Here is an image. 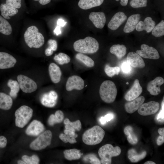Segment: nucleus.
I'll list each match as a JSON object with an SVG mask.
<instances>
[{"mask_svg": "<svg viewBox=\"0 0 164 164\" xmlns=\"http://www.w3.org/2000/svg\"><path fill=\"white\" fill-rule=\"evenodd\" d=\"M73 46L74 50L79 53L92 54L98 51L99 44L95 38L88 36L84 39L76 41L73 44Z\"/></svg>", "mask_w": 164, "mask_h": 164, "instance_id": "1", "label": "nucleus"}, {"mask_svg": "<svg viewBox=\"0 0 164 164\" xmlns=\"http://www.w3.org/2000/svg\"><path fill=\"white\" fill-rule=\"evenodd\" d=\"M25 41L30 48H38L41 47L44 43L43 35L39 32L38 28L32 26L29 27L24 34Z\"/></svg>", "mask_w": 164, "mask_h": 164, "instance_id": "2", "label": "nucleus"}, {"mask_svg": "<svg viewBox=\"0 0 164 164\" xmlns=\"http://www.w3.org/2000/svg\"><path fill=\"white\" fill-rule=\"evenodd\" d=\"M104 135V131L100 126L95 125L87 130L84 133L82 139L85 144L94 145L101 143Z\"/></svg>", "mask_w": 164, "mask_h": 164, "instance_id": "3", "label": "nucleus"}, {"mask_svg": "<svg viewBox=\"0 0 164 164\" xmlns=\"http://www.w3.org/2000/svg\"><path fill=\"white\" fill-rule=\"evenodd\" d=\"M117 91L114 83L110 80L103 82L99 89V94L101 99L107 103L113 102L117 95Z\"/></svg>", "mask_w": 164, "mask_h": 164, "instance_id": "4", "label": "nucleus"}, {"mask_svg": "<svg viewBox=\"0 0 164 164\" xmlns=\"http://www.w3.org/2000/svg\"><path fill=\"white\" fill-rule=\"evenodd\" d=\"M121 152V150L119 146L114 147L109 144L101 147L98 151L99 155L101 159V163L103 164H111L112 157L119 155Z\"/></svg>", "mask_w": 164, "mask_h": 164, "instance_id": "5", "label": "nucleus"}, {"mask_svg": "<svg viewBox=\"0 0 164 164\" xmlns=\"http://www.w3.org/2000/svg\"><path fill=\"white\" fill-rule=\"evenodd\" d=\"M33 114V110L26 105L20 107L15 111V125L20 128H23L31 119Z\"/></svg>", "mask_w": 164, "mask_h": 164, "instance_id": "6", "label": "nucleus"}, {"mask_svg": "<svg viewBox=\"0 0 164 164\" xmlns=\"http://www.w3.org/2000/svg\"><path fill=\"white\" fill-rule=\"evenodd\" d=\"M52 136V133L50 131H45L31 143L30 148L35 150L45 149L51 144Z\"/></svg>", "mask_w": 164, "mask_h": 164, "instance_id": "7", "label": "nucleus"}, {"mask_svg": "<svg viewBox=\"0 0 164 164\" xmlns=\"http://www.w3.org/2000/svg\"><path fill=\"white\" fill-rule=\"evenodd\" d=\"M17 80L20 88L22 91L26 93H31L36 90L37 84L33 80L22 74L18 76Z\"/></svg>", "mask_w": 164, "mask_h": 164, "instance_id": "8", "label": "nucleus"}, {"mask_svg": "<svg viewBox=\"0 0 164 164\" xmlns=\"http://www.w3.org/2000/svg\"><path fill=\"white\" fill-rule=\"evenodd\" d=\"M159 103L156 101H151L143 103L138 110V113L142 116H147L155 113L159 110Z\"/></svg>", "mask_w": 164, "mask_h": 164, "instance_id": "9", "label": "nucleus"}, {"mask_svg": "<svg viewBox=\"0 0 164 164\" xmlns=\"http://www.w3.org/2000/svg\"><path fill=\"white\" fill-rule=\"evenodd\" d=\"M141 50H138L136 52L144 58L153 60L159 59L160 56L157 50L154 47L143 44L141 46Z\"/></svg>", "mask_w": 164, "mask_h": 164, "instance_id": "10", "label": "nucleus"}, {"mask_svg": "<svg viewBox=\"0 0 164 164\" xmlns=\"http://www.w3.org/2000/svg\"><path fill=\"white\" fill-rule=\"evenodd\" d=\"M84 81L81 77L73 75L68 78L66 87L67 91H70L73 89L81 90L84 88Z\"/></svg>", "mask_w": 164, "mask_h": 164, "instance_id": "11", "label": "nucleus"}, {"mask_svg": "<svg viewBox=\"0 0 164 164\" xmlns=\"http://www.w3.org/2000/svg\"><path fill=\"white\" fill-rule=\"evenodd\" d=\"M127 16L124 13L119 12L112 17L108 24V27L111 30L117 29L126 20Z\"/></svg>", "mask_w": 164, "mask_h": 164, "instance_id": "12", "label": "nucleus"}, {"mask_svg": "<svg viewBox=\"0 0 164 164\" xmlns=\"http://www.w3.org/2000/svg\"><path fill=\"white\" fill-rule=\"evenodd\" d=\"M16 62V59L12 55L6 53L0 52V69L12 68Z\"/></svg>", "mask_w": 164, "mask_h": 164, "instance_id": "13", "label": "nucleus"}, {"mask_svg": "<svg viewBox=\"0 0 164 164\" xmlns=\"http://www.w3.org/2000/svg\"><path fill=\"white\" fill-rule=\"evenodd\" d=\"M142 92V88L139 80L135 79L131 88L125 95L124 98L128 101H131L138 97Z\"/></svg>", "mask_w": 164, "mask_h": 164, "instance_id": "14", "label": "nucleus"}, {"mask_svg": "<svg viewBox=\"0 0 164 164\" xmlns=\"http://www.w3.org/2000/svg\"><path fill=\"white\" fill-rule=\"evenodd\" d=\"M126 60L127 62L133 67L141 68L145 66V62L141 56L134 52H131L128 53Z\"/></svg>", "mask_w": 164, "mask_h": 164, "instance_id": "15", "label": "nucleus"}, {"mask_svg": "<svg viewBox=\"0 0 164 164\" xmlns=\"http://www.w3.org/2000/svg\"><path fill=\"white\" fill-rule=\"evenodd\" d=\"M57 98L56 93L53 91H51L48 93L43 94L41 98L40 101L43 106L52 108L56 105Z\"/></svg>", "mask_w": 164, "mask_h": 164, "instance_id": "16", "label": "nucleus"}, {"mask_svg": "<svg viewBox=\"0 0 164 164\" xmlns=\"http://www.w3.org/2000/svg\"><path fill=\"white\" fill-rule=\"evenodd\" d=\"M164 83V80L162 77H157L149 83L147 86V90L151 95H157L160 93V87Z\"/></svg>", "mask_w": 164, "mask_h": 164, "instance_id": "17", "label": "nucleus"}, {"mask_svg": "<svg viewBox=\"0 0 164 164\" xmlns=\"http://www.w3.org/2000/svg\"><path fill=\"white\" fill-rule=\"evenodd\" d=\"M44 129L43 125L40 121L34 120L28 126L26 132L29 135L37 136L43 132Z\"/></svg>", "mask_w": 164, "mask_h": 164, "instance_id": "18", "label": "nucleus"}, {"mask_svg": "<svg viewBox=\"0 0 164 164\" xmlns=\"http://www.w3.org/2000/svg\"><path fill=\"white\" fill-rule=\"evenodd\" d=\"M89 19L97 28H103L105 24L106 16L102 12H91L89 15Z\"/></svg>", "mask_w": 164, "mask_h": 164, "instance_id": "19", "label": "nucleus"}, {"mask_svg": "<svg viewBox=\"0 0 164 164\" xmlns=\"http://www.w3.org/2000/svg\"><path fill=\"white\" fill-rule=\"evenodd\" d=\"M145 100L144 97L142 96L126 103L125 105V108L126 111L130 114L138 110L140 106L143 103Z\"/></svg>", "mask_w": 164, "mask_h": 164, "instance_id": "20", "label": "nucleus"}, {"mask_svg": "<svg viewBox=\"0 0 164 164\" xmlns=\"http://www.w3.org/2000/svg\"><path fill=\"white\" fill-rule=\"evenodd\" d=\"M155 22L152 18L149 17L146 18L144 21H140L137 24L135 29L138 32L143 30L147 32H151L155 26Z\"/></svg>", "mask_w": 164, "mask_h": 164, "instance_id": "21", "label": "nucleus"}, {"mask_svg": "<svg viewBox=\"0 0 164 164\" xmlns=\"http://www.w3.org/2000/svg\"><path fill=\"white\" fill-rule=\"evenodd\" d=\"M141 17V15L139 14H133L130 16L124 28V32L128 33L133 31L140 21Z\"/></svg>", "mask_w": 164, "mask_h": 164, "instance_id": "22", "label": "nucleus"}, {"mask_svg": "<svg viewBox=\"0 0 164 164\" xmlns=\"http://www.w3.org/2000/svg\"><path fill=\"white\" fill-rule=\"evenodd\" d=\"M49 72L52 81L57 83L60 80L62 74L59 67L54 63H51L49 67Z\"/></svg>", "mask_w": 164, "mask_h": 164, "instance_id": "23", "label": "nucleus"}, {"mask_svg": "<svg viewBox=\"0 0 164 164\" xmlns=\"http://www.w3.org/2000/svg\"><path fill=\"white\" fill-rule=\"evenodd\" d=\"M1 15L5 19H9L10 16H12L18 12L17 9L10 6L6 3H2L0 6Z\"/></svg>", "mask_w": 164, "mask_h": 164, "instance_id": "24", "label": "nucleus"}, {"mask_svg": "<svg viewBox=\"0 0 164 164\" xmlns=\"http://www.w3.org/2000/svg\"><path fill=\"white\" fill-rule=\"evenodd\" d=\"M64 133L59 135L60 138L64 143L73 144L77 142L76 138L78 135L74 132L66 129L64 130Z\"/></svg>", "mask_w": 164, "mask_h": 164, "instance_id": "25", "label": "nucleus"}, {"mask_svg": "<svg viewBox=\"0 0 164 164\" xmlns=\"http://www.w3.org/2000/svg\"><path fill=\"white\" fill-rule=\"evenodd\" d=\"M104 1V0H80L78 5L81 9L87 10L99 6Z\"/></svg>", "mask_w": 164, "mask_h": 164, "instance_id": "26", "label": "nucleus"}, {"mask_svg": "<svg viewBox=\"0 0 164 164\" xmlns=\"http://www.w3.org/2000/svg\"><path fill=\"white\" fill-rule=\"evenodd\" d=\"M13 103L12 98L9 95L0 92V109L4 110L10 109Z\"/></svg>", "mask_w": 164, "mask_h": 164, "instance_id": "27", "label": "nucleus"}, {"mask_svg": "<svg viewBox=\"0 0 164 164\" xmlns=\"http://www.w3.org/2000/svg\"><path fill=\"white\" fill-rule=\"evenodd\" d=\"M127 48L124 45L115 44L110 49V52L118 59H121L126 54Z\"/></svg>", "mask_w": 164, "mask_h": 164, "instance_id": "28", "label": "nucleus"}, {"mask_svg": "<svg viewBox=\"0 0 164 164\" xmlns=\"http://www.w3.org/2000/svg\"><path fill=\"white\" fill-rule=\"evenodd\" d=\"M128 158L132 162H137L144 159L146 156L147 152L144 151L140 153H137L135 149H131L128 152Z\"/></svg>", "mask_w": 164, "mask_h": 164, "instance_id": "29", "label": "nucleus"}, {"mask_svg": "<svg viewBox=\"0 0 164 164\" xmlns=\"http://www.w3.org/2000/svg\"><path fill=\"white\" fill-rule=\"evenodd\" d=\"M124 132L130 143L134 145L138 142V138L134 133L133 128L131 126L128 125L125 127L124 129Z\"/></svg>", "mask_w": 164, "mask_h": 164, "instance_id": "30", "label": "nucleus"}, {"mask_svg": "<svg viewBox=\"0 0 164 164\" xmlns=\"http://www.w3.org/2000/svg\"><path fill=\"white\" fill-rule=\"evenodd\" d=\"M63 152L65 158L70 161L79 159L82 155L80 150L76 149L65 150Z\"/></svg>", "mask_w": 164, "mask_h": 164, "instance_id": "31", "label": "nucleus"}, {"mask_svg": "<svg viewBox=\"0 0 164 164\" xmlns=\"http://www.w3.org/2000/svg\"><path fill=\"white\" fill-rule=\"evenodd\" d=\"M64 117V114L61 111H57L55 114H52L50 116L48 120V123L50 126H53L56 123L61 122Z\"/></svg>", "mask_w": 164, "mask_h": 164, "instance_id": "32", "label": "nucleus"}, {"mask_svg": "<svg viewBox=\"0 0 164 164\" xmlns=\"http://www.w3.org/2000/svg\"><path fill=\"white\" fill-rule=\"evenodd\" d=\"M12 29L9 22L4 17L0 15V32L6 35L12 32Z\"/></svg>", "mask_w": 164, "mask_h": 164, "instance_id": "33", "label": "nucleus"}, {"mask_svg": "<svg viewBox=\"0 0 164 164\" xmlns=\"http://www.w3.org/2000/svg\"><path fill=\"white\" fill-rule=\"evenodd\" d=\"M63 123L65 125V129L74 132L76 130L79 131L81 128V124L79 120H77L73 122H71L69 119L66 118L64 120Z\"/></svg>", "mask_w": 164, "mask_h": 164, "instance_id": "34", "label": "nucleus"}, {"mask_svg": "<svg viewBox=\"0 0 164 164\" xmlns=\"http://www.w3.org/2000/svg\"><path fill=\"white\" fill-rule=\"evenodd\" d=\"M7 85L10 89V96L14 98L16 97L20 88L18 82L10 79L7 83Z\"/></svg>", "mask_w": 164, "mask_h": 164, "instance_id": "35", "label": "nucleus"}, {"mask_svg": "<svg viewBox=\"0 0 164 164\" xmlns=\"http://www.w3.org/2000/svg\"><path fill=\"white\" fill-rule=\"evenodd\" d=\"M76 58L82 62L88 67H92L94 65V63L93 60L88 56L81 53L76 54Z\"/></svg>", "mask_w": 164, "mask_h": 164, "instance_id": "36", "label": "nucleus"}, {"mask_svg": "<svg viewBox=\"0 0 164 164\" xmlns=\"http://www.w3.org/2000/svg\"><path fill=\"white\" fill-rule=\"evenodd\" d=\"M152 35L156 37H159L164 35V21L162 20L152 30Z\"/></svg>", "mask_w": 164, "mask_h": 164, "instance_id": "37", "label": "nucleus"}, {"mask_svg": "<svg viewBox=\"0 0 164 164\" xmlns=\"http://www.w3.org/2000/svg\"><path fill=\"white\" fill-rule=\"evenodd\" d=\"M53 59L56 62L61 65L68 63L70 60V57L67 55L63 53H59L56 55Z\"/></svg>", "mask_w": 164, "mask_h": 164, "instance_id": "38", "label": "nucleus"}, {"mask_svg": "<svg viewBox=\"0 0 164 164\" xmlns=\"http://www.w3.org/2000/svg\"><path fill=\"white\" fill-rule=\"evenodd\" d=\"M48 47L45 50V54L47 56H51L53 51L56 50L57 47V44L56 40L53 39H49L47 41Z\"/></svg>", "mask_w": 164, "mask_h": 164, "instance_id": "39", "label": "nucleus"}, {"mask_svg": "<svg viewBox=\"0 0 164 164\" xmlns=\"http://www.w3.org/2000/svg\"><path fill=\"white\" fill-rule=\"evenodd\" d=\"M104 70L107 75L109 77H112L115 75H118L120 71V68L117 66L110 67L109 65H105Z\"/></svg>", "mask_w": 164, "mask_h": 164, "instance_id": "40", "label": "nucleus"}, {"mask_svg": "<svg viewBox=\"0 0 164 164\" xmlns=\"http://www.w3.org/2000/svg\"><path fill=\"white\" fill-rule=\"evenodd\" d=\"M22 159L27 164H38L39 162V157L35 155H33L31 156L24 155L22 157Z\"/></svg>", "mask_w": 164, "mask_h": 164, "instance_id": "41", "label": "nucleus"}, {"mask_svg": "<svg viewBox=\"0 0 164 164\" xmlns=\"http://www.w3.org/2000/svg\"><path fill=\"white\" fill-rule=\"evenodd\" d=\"M147 4V0H131L130 2L131 6L135 8L145 7Z\"/></svg>", "mask_w": 164, "mask_h": 164, "instance_id": "42", "label": "nucleus"}, {"mask_svg": "<svg viewBox=\"0 0 164 164\" xmlns=\"http://www.w3.org/2000/svg\"><path fill=\"white\" fill-rule=\"evenodd\" d=\"M22 0H6V4L16 9H19L21 6Z\"/></svg>", "mask_w": 164, "mask_h": 164, "instance_id": "43", "label": "nucleus"}, {"mask_svg": "<svg viewBox=\"0 0 164 164\" xmlns=\"http://www.w3.org/2000/svg\"><path fill=\"white\" fill-rule=\"evenodd\" d=\"M114 118L112 113H108L104 116L101 117L99 120L100 123L102 125H104L107 122L110 121Z\"/></svg>", "mask_w": 164, "mask_h": 164, "instance_id": "44", "label": "nucleus"}, {"mask_svg": "<svg viewBox=\"0 0 164 164\" xmlns=\"http://www.w3.org/2000/svg\"><path fill=\"white\" fill-rule=\"evenodd\" d=\"M121 69L123 73H128L132 69L131 66L127 62L123 63L121 66Z\"/></svg>", "mask_w": 164, "mask_h": 164, "instance_id": "45", "label": "nucleus"}, {"mask_svg": "<svg viewBox=\"0 0 164 164\" xmlns=\"http://www.w3.org/2000/svg\"><path fill=\"white\" fill-rule=\"evenodd\" d=\"M89 159H90V162L91 164H100L101 161L95 155H92L90 156Z\"/></svg>", "mask_w": 164, "mask_h": 164, "instance_id": "46", "label": "nucleus"}, {"mask_svg": "<svg viewBox=\"0 0 164 164\" xmlns=\"http://www.w3.org/2000/svg\"><path fill=\"white\" fill-rule=\"evenodd\" d=\"M7 140L6 138L3 136H0V148H4L6 145Z\"/></svg>", "mask_w": 164, "mask_h": 164, "instance_id": "47", "label": "nucleus"}, {"mask_svg": "<svg viewBox=\"0 0 164 164\" xmlns=\"http://www.w3.org/2000/svg\"><path fill=\"white\" fill-rule=\"evenodd\" d=\"M164 142V136L160 135L158 137L157 140V144L160 146Z\"/></svg>", "mask_w": 164, "mask_h": 164, "instance_id": "48", "label": "nucleus"}, {"mask_svg": "<svg viewBox=\"0 0 164 164\" xmlns=\"http://www.w3.org/2000/svg\"><path fill=\"white\" fill-rule=\"evenodd\" d=\"M158 120L159 121H164V110L162 109L159 113L157 117Z\"/></svg>", "mask_w": 164, "mask_h": 164, "instance_id": "49", "label": "nucleus"}, {"mask_svg": "<svg viewBox=\"0 0 164 164\" xmlns=\"http://www.w3.org/2000/svg\"><path fill=\"white\" fill-rule=\"evenodd\" d=\"M66 23L67 22L63 19H59L57 21V24L60 27H63L65 25Z\"/></svg>", "mask_w": 164, "mask_h": 164, "instance_id": "50", "label": "nucleus"}, {"mask_svg": "<svg viewBox=\"0 0 164 164\" xmlns=\"http://www.w3.org/2000/svg\"><path fill=\"white\" fill-rule=\"evenodd\" d=\"M54 34L56 36H58L61 33L60 26L57 25L56 27L53 31Z\"/></svg>", "mask_w": 164, "mask_h": 164, "instance_id": "51", "label": "nucleus"}, {"mask_svg": "<svg viewBox=\"0 0 164 164\" xmlns=\"http://www.w3.org/2000/svg\"><path fill=\"white\" fill-rule=\"evenodd\" d=\"M35 1H38L40 4L43 5H45L49 3L51 0H33Z\"/></svg>", "mask_w": 164, "mask_h": 164, "instance_id": "52", "label": "nucleus"}, {"mask_svg": "<svg viewBox=\"0 0 164 164\" xmlns=\"http://www.w3.org/2000/svg\"><path fill=\"white\" fill-rule=\"evenodd\" d=\"M117 1L120 0V3L121 5L122 6H126L128 4V0H115Z\"/></svg>", "mask_w": 164, "mask_h": 164, "instance_id": "53", "label": "nucleus"}, {"mask_svg": "<svg viewBox=\"0 0 164 164\" xmlns=\"http://www.w3.org/2000/svg\"><path fill=\"white\" fill-rule=\"evenodd\" d=\"M158 133L161 135L164 136V128H160L158 131Z\"/></svg>", "mask_w": 164, "mask_h": 164, "instance_id": "54", "label": "nucleus"}, {"mask_svg": "<svg viewBox=\"0 0 164 164\" xmlns=\"http://www.w3.org/2000/svg\"><path fill=\"white\" fill-rule=\"evenodd\" d=\"M155 163L151 161H148L146 162H145V163H144V164H155Z\"/></svg>", "mask_w": 164, "mask_h": 164, "instance_id": "55", "label": "nucleus"}, {"mask_svg": "<svg viewBox=\"0 0 164 164\" xmlns=\"http://www.w3.org/2000/svg\"><path fill=\"white\" fill-rule=\"evenodd\" d=\"M17 163L18 164H26V163L24 161H22L21 160H18L17 162Z\"/></svg>", "mask_w": 164, "mask_h": 164, "instance_id": "56", "label": "nucleus"}, {"mask_svg": "<svg viewBox=\"0 0 164 164\" xmlns=\"http://www.w3.org/2000/svg\"><path fill=\"white\" fill-rule=\"evenodd\" d=\"M126 83L127 84H129V83L128 82H127Z\"/></svg>", "mask_w": 164, "mask_h": 164, "instance_id": "57", "label": "nucleus"}]
</instances>
